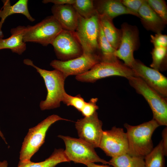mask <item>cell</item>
Wrapping results in <instances>:
<instances>
[{"mask_svg": "<svg viewBox=\"0 0 167 167\" xmlns=\"http://www.w3.org/2000/svg\"><path fill=\"white\" fill-rule=\"evenodd\" d=\"M122 37L120 43L114 53L118 58L122 60L124 64L131 68L135 61L134 52L139 44V32L136 27L127 23L121 26Z\"/></svg>", "mask_w": 167, "mask_h": 167, "instance_id": "7c38bea8", "label": "cell"}, {"mask_svg": "<svg viewBox=\"0 0 167 167\" xmlns=\"http://www.w3.org/2000/svg\"><path fill=\"white\" fill-rule=\"evenodd\" d=\"M98 44L99 55L101 59V62H112L118 60V58L114 55L116 50L111 45L106 39L100 23Z\"/></svg>", "mask_w": 167, "mask_h": 167, "instance_id": "7402d4cb", "label": "cell"}, {"mask_svg": "<svg viewBox=\"0 0 167 167\" xmlns=\"http://www.w3.org/2000/svg\"><path fill=\"white\" fill-rule=\"evenodd\" d=\"M151 41L154 47H167V36L161 32L156 33L154 35H151Z\"/></svg>", "mask_w": 167, "mask_h": 167, "instance_id": "4dcf8cb0", "label": "cell"}, {"mask_svg": "<svg viewBox=\"0 0 167 167\" xmlns=\"http://www.w3.org/2000/svg\"><path fill=\"white\" fill-rule=\"evenodd\" d=\"M99 28L97 13L88 19L84 18L79 15L78 25L75 32L83 53L99 56L98 39Z\"/></svg>", "mask_w": 167, "mask_h": 167, "instance_id": "52a82bcc", "label": "cell"}, {"mask_svg": "<svg viewBox=\"0 0 167 167\" xmlns=\"http://www.w3.org/2000/svg\"><path fill=\"white\" fill-rule=\"evenodd\" d=\"M99 148L112 158L127 153L128 143L126 133L122 128L115 126L103 131Z\"/></svg>", "mask_w": 167, "mask_h": 167, "instance_id": "8fae6325", "label": "cell"}, {"mask_svg": "<svg viewBox=\"0 0 167 167\" xmlns=\"http://www.w3.org/2000/svg\"><path fill=\"white\" fill-rule=\"evenodd\" d=\"M131 68L136 77L142 79L148 86L163 97H167V78L153 68L148 67L141 61L135 60Z\"/></svg>", "mask_w": 167, "mask_h": 167, "instance_id": "5bb4252c", "label": "cell"}, {"mask_svg": "<svg viewBox=\"0 0 167 167\" xmlns=\"http://www.w3.org/2000/svg\"><path fill=\"white\" fill-rule=\"evenodd\" d=\"M102 126L96 111L90 116L78 120L75 123L79 138L94 148H99L103 132Z\"/></svg>", "mask_w": 167, "mask_h": 167, "instance_id": "4fadbf2b", "label": "cell"}, {"mask_svg": "<svg viewBox=\"0 0 167 167\" xmlns=\"http://www.w3.org/2000/svg\"><path fill=\"white\" fill-rule=\"evenodd\" d=\"M51 45L54 47L56 57L62 61L76 58L83 53L75 31L63 29Z\"/></svg>", "mask_w": 167, "mask_h": 167, "instance_id": "9c48e42d", "label": "cell"}, {"mask_svg": "<svg viewBox=\"0 0 167 167\" xmlns=\"http://www.w3.org/2000/svg\"><path fill=\"white\" fill-rule=\"evenodd\" d=\"M121 1L125 6L139 18L138 11L144 0H123Z\"/></svg>", "mask_w": 167, "mask_h": 167, "instance_id": "f546056e", "label": "cell"}, {"mask_svg": "<svg viewBox=\"0 0 167 167\" xmlns=\"http://www.w3.org/2000/svg\"><path fill=\"white\" fill-rule=\"evenodd\" d=\"M100 62L101 59L97 55L83 53L77 58L66 61L53 60L50 65L62 73L66 78L70 75L82 74Z\"/></svg>", "mask_w": 167, "mask_h": 167, "instance_id": "30bf717a", "label": "cell"}, {"mask_svg": "<svg viewBox=\"0 0 167 167\" xmlns=\"http://www.w3.org/2000/svg\"><path fill=\"white\" fill-rule=\"evenodd\" d=\"M114 76L124 77L127 79L136 77L131 68L118 60L112 62H100L87 72L76 76L75 78L79 81L93 83L99 79Z\"/></svg>", "mask_w": 167, "mask_h": 167, "instance_id": "ba28073f", "label": "cell"}, {"mask_svg": "<svg viewBox=\"0 0 167 167\" xmlns=\"http://www.w3.org/2000/svg\"><path fill=\"white\" fill-rule=\"evenodd\" d=\"M26 27L19 26L11 30V35L8 38H0V50L9 49L13 53L21 55L26 49V45L23 40Z\"/></svg>", "mask_w": 167, "mask_h": 167, "instance_id": "e0dca14e", "label": "cell"}, {"mask_svg": "<svg viewBox=\"0 0 167 167\" xmlns=\"http://www.w3.org/2000/svg\"><path fill=\"white\" fill-rule=\"evenodd\" d=\"M63 162H70L66 155L64 150L55 149L50 156L43 161L39 162L31 161H19L17 167H55L58 164Z\"/></svg>", "mask_w": 167, "mask_h": 167, "instance_id": "44dd1931", "label": "cell"}, {"mask_svg": "<svg viewBox=\"0 0 167 167\" xmlns=\"http://www.w3.org/2000/svg\"><path fill=\"white\" fill-rule=\"evenodd\" d=\"M162 140L144 158L145 167H165Z\"/></svg>", "mask_w": 167, "mask_h": 167, "instance_id": "cb8c5ba5", "label": "cell"}, {"mask_svg": "<svg viewBox=\"0 0 167 167\" xmlns=\"http://www.w3.org/2000/svg\"><path fill=\"white\" fill-rule=\"evenodd\" d=\"M0 136L2 138V139L4 140L6 143L7 144V143L6 141V139L4 136V135H3L1 131L0 130Z\"/></svg>", "mask_w": 167, "mask_h": 167, "instance_id": "d590c367", "label": "cell"}, {"mask_svg": "<svg viewBox=\"0 0 167 167\" xmlns=\"http://www.w3.org/2000/svg\"><path fill=\"white\" fill-rule=\"evenodd\" d=\"M108 162L109 165L113 167H145L144 158L127 153L112 157Z\"/></svg>", "mask_w": 167, "mask_h": 167, "instance_id": "603a6c76", "label": "cell"}, {"mask_svg": "<svg viewBox=\"0 0 167 167\" xmlns=\"http://www.w3.org/2000/svg\"><path fill=\"white\" fill-rule=\"evenodd\" d=\"M65 145L64 152L68 160L75 163L86 165L89 163L101 162L109 165L108 161L101 159L97 154L94 148L90 144L79 138L59 135Z\"/></svg>", "mask_w": 167, "mask_h": 167, "instance_id": "5b68a950", "label": "cell"}, {"mask_svg": "<svg viewBox=\"0 0 167 167\" xmlns=\"http://www.w3.org/2000/svg\"><path fill=\"white\" fill-rule=\"evenodd\" d=\"M75 0H44L42 2L44 4L52 3L54 5H61L65 4L72 5L75 2Z\"/></svg>", "mask_w": 167, "mask_h": 167, "instance_id": "1f68e13d", "label": "cell"}, {"mask_svg": "<svg viewBox=\"0 0 167 167\" xmlns=\"http://www.w3.org/2000/svg\"><path fill=\"white\" fill-rule=\"evenodd\" d=\"M69 120L58 115H50L29 129L25 137L20 152L19 161L25 162L31 161L32 156L44 143L47 130L50 126L58 121Z\"/></svg>", "mask_w": 167, "mask_h": 167, "instance_id": "277c9868", "label": "cell"}, {"mask_svg": "<svg viewBox=\"0 0 167 167\" xmlns=\"http://www.w3.org/2000/svg\"><path fill=\"white\" fill-rule=\"evenodd\" d=\"M8 163L7 161H0V167H8Z\"/></svg>", "mask_w": 167, "mask_h": 167, "instance_id": "e575fe53", "label": "cell"}, {"mask_svg": "<svg viewBox=\"0 0 167 167\" xmlns=\"http://www.w3.org/2000/svg\"><path fill=\"white\" fill-rule=\"evenodd\" d=\"M23 62L34 67L44 80L47 93L45 99L40 103L41 109L44 110L59 107L66 92L64 88L66 78L62 73L56 69L48 71L40 68L29 59H24Z\"/></svg>", "mask_w": 167, "mask_h": 167, "instance_id": "7a4b0ae2", "label": "cell"}, {"mask_svg": "<svg viewBox=\"0 0 167 167\" xmlns=\"http://www.w3.org/2000/svg\"><path fill=\"white\" fill-rule=\"evenodd\" d=\"M143 26L148 30L156 33L161 32L166 24L144 0L138 11Z\"/></svg>", "mask_w": 167, "mask_h": 167, "instance_id": "ac0fdd59", "label": "cell"}, {"mask_svg": "<svg viewBox=\"0 0 167 167\" xmlns=\"http://www.w3.org/2000/svg\"><path fill=\"white\" fill-rule=\"evenodd\" d=\"M130 85L142 95L149 105L153 118L160 126H167V98L148 86L140 78L132 76L127 79Z\"/></svg>", "mask_w": 167, "mask_h": 167, "instance_id": "3957f363", "label": "cell"}, {"mask_svg": "<svg viewBox=\"0 0 167 167\" xmlns=\"http://www.w3.org/2000/svg\"><path fill=\"white\" fill-rule=\"evenodd\" d=\"M72 5L78 14L85 19L89 18L97 13L92 0H75Z\"/></svg>", "mask_w": 167, "mask_h": 167, "instance_id": "d4e9b609", "label": "cell"}, {"mask_svg": "<svg viewBox=\"0 0 167 167\" xmlns=\"http://www.w3.org/2000/svg\"><path fill=\"white\" fill-rule=\"evenodd\" d=\"M146 1L153 10L166 24L167 7L165 1L162 0H147Z\"/></svg>", "mask_w": 167, "mask_h": 167, "instance_id": "4316f807", "label": "cell"}, {"mask_svg": "<svg viewBox=\"0 0 167 167\" xmlns=\"http://www.w3.org/2000/svg\"><path fill=\"white\" fill-rule=\"evenodd\" d=\"M62 30L53 15L48 16L34 25L26 27L23 40L25 43H36L47 46L52 44Z\"/></svg>", "mask_w": 167, "mask_h": 167, "instance_id": "8992f818", "label": "cell"}, {"mask_svg": "<svg viewBox=\"0 0 167 167\" xmlns=\"http://www.w3.org/2000/svg\"><path fill=\"white\" fill-rule=\"evenodd\" d=\"M152 62L151 68L158 71H164L166 68L167 47H154L151 52Z\"/></svg>", "mask_w": 167, "mask_h": 167, "instance_id": "484cf974", "label": "cell"}, {"mask_svg": "<svg viewBox=\"0 0 167 167\" xmlns=\"http://www.w3.org/2000/svg\"><path fill=\"white\" fill-rule=\"evenodd\" d=\"M62 102L68 106H73L80 112L86 102L80 94L72 96L66 92L64 95Z\"/></svg>", "mask_w": 167, "mask_h": 167, "instance_id": "83f0119b", "label": "cell"}, {"mask_svg": "<svg viewBox=\"0 0 167 167\" xmlns=\"http://www.w3.org/2000/svg\"><path fill=\"white\" fill-rule=\"evenodd\" d=\"M93 1L98 14L105 15L111 20L123 14H130L136 16L135 14L125 6L121 1L102 0Z\"/></svg>", "mask_w": 167, "mask_h": 167, "instance_id": "2e32d148", "label": "cell"}, {"mask_svg": "<svg viewBox=\"0 0 167 167\" xmlns=\"http://www.w3.org/2000/svg\"><path fill=\"white\" fill-rule=\"evenodd\" d=\"M3 6L2 9L0 10V38H3L4 35L1 30L2 24L8 16L15 14H21L24 15L31 22L34 21V18L30 14L28 8V0H19L13 5L11 4L9 0H2Z\"/></svg>", "mask_w": 167, "mask_h": 167, "instance_id": "d6986e66", "label": "cell"}, {"mask_svg": "<svg viewBox=\"0 0 167 167\" xmlns=\"http://www.w3.org/2000/svg\"><path fill=\"white\" fill-rule=\"evenodd\" d=\"M86 165L87 167H111L106 165H100L95 163H89L87 164Z\"/></svg>", "mask_w": 167, "mask_h": 167, "instance_id": "836d02e7", "label": "cell"}, {"mask_svg": "<svg viewBox=\"0 0 167 167\" xmlns=\"http://www.w3.org/2000/svg\"><path fill=\"white\" fill-rule=\"evenodd\" d=\"M52 15L63 29L75 31L77 28L79 15L72 5H54L51 7Z\"/></svg>", "mask_w": 167, "mask_h": 167, "instance_id": "9a60e30c", "label": "cell"}, {"mask_svg": "<svg viewBox=\"0 0 167 167\" xmlns=\"http://www.w3.org/2000/svg\"><path fill=\"white\" fill-rule=\"evenodd\" d=\"M162 143L165 156L167 155V128L165 127L162 132Z\"/></svg>", "mask_w": 167, "mask_h": 167, "instance_id": "d6a6232c", "label": "cell"}, {"mask_svg": "<svg viewBox=\"0 0 167 167\" xmlns=\"http://www.w3.org/2000/svg\"><path fill=\"white\" fill-rule=\"evenodd\" d=\"M128 143L127 154L144 158L153 148L152 135L159 125L154 119L136 126L125 123Z\"/></svg>", "mask_w": 167, "mask_h": 167, "instance_id": "6da1fadb", "label": "cell"}, {"mask_svg": "<svg viewBox=\"0 0 167 167\" xmlns=\"http://www.w3.org/2000/svg\"><path fill=\"white\" fill-rule=\"evenodd\" d=\"M98 100L97 98H92L89 101L86 102L80 112L84 117H88L92 115L99 109L96 103Z\"/></svg>", "mask_w": 167, "mask_h": 167, "instance_id": "f1b7e54d", "label": "cell"}, {"mask_svg": "<svg viewBox=\"0 0 167 167\" xmlns=\"http://www.w3.org/2000/svg\"><path fill=\"white\" fill-rule=\"evenodd\" d=\"M100 24L108 41L116 50L119 46L122 37L121 29L114 25L112 20L103 15H99Z\"/></svg>", "mask_w": 167, "mask_h": 167, "instance_id": "ffe728a7", "label": "cell"}]
</instances>
